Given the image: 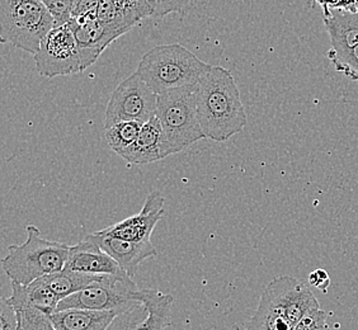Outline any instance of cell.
<instances>
[{
	"instance_id": "cell-1",
	"label": "cell",
	"mask_w": 358,
	"mask_h": 330,
	"mask_svg": "<svg viewBox=\"0 0 358 330\" xmlns=\"http://www.w3.org/2000/svg\"><path fill=\"white\" fill-rule=\"evenodd\" d=\"M197 116L206 138L225 143L247 126V112L230 70L213 66L199 82Z\"/></svg>"
},
{
	"instance_id": "cell-2",
	"label": "cell",
	"mask_w": 358,
	"mask_h": 330,
	"mask_svg": "<svg viewBox=\"0 0 358 330\" xmlns=\"http://www.w3.org/2000/svg\"><path fill=\"white\" fill-rule=\"evenodd\" d=\"M320 308L310 287L292 275H280L267 285L245 330H292L311 309Z\"/></svg>"
},
{
	"instance_id": "cell-3",
	"label": "cell",
	"mask_w": 358,
	"mask_h": 330,
	"mask_svg": "<svg viewBox=\"0 0 358 330\" xmlns=\"http://www.w3.org/2000/svg\"><path fill=\"white\" fill-rule=\"evenodd\" d=\"M213 65L202 62L179 43L159 45L138 62V71L157 94L164 90L200 82Z\"/></svg>"
},
{
	"instance_id": "cell-4",
	"label": "cell",
	"mask_w": 358,
	"mask_h": 330,
	"mask_svg": "<svg viewBox=\"0 0 358 330\" xmlns=\"http://www.w3.org/2000/svg\"><path fill=\"white\" fill-rule=\"evenodd\" d=\"M26 233L27 241L21 245H10L1 261L12 282L29 285L65 268L71 245L45 239L35 225H28Z\"/></svg>"
},
{
	"instance_id": "cell-5",
	"label": "cell",
	"mask_w": 358,
	"mask_h": 330,
	"mask_svg": "<svg viewBox=\"0 0 358 330\" xmlns=\"http://www.w3.org/2000/svg\"><path fill=\"white\" fill-rule=\"evenodd\" d=\"M199 82L158 94L157 117L166 135L169 154H178L206 138L197 116Z\"/></svg>"
},
{
	"instance_id": "cell-6",
	"label": "cell",
	"mask_w": 358,
	"mask_h": 330,
	"mask_svg": "<svg viewBox=\"0 0 358 330\" xmlns=\"http://www.w3.org/2000/svg\"><path fill=\"white\" fill-rule=\"evenodd\" d=\"M55 18L41 0H0V38L36 55Z\"/></svg>"
},
{
	"instance_id": "cell-7",
	"label": "cell",
	"mask_w": 358,
	"mask_h": 330,
	"mask_svg": "<svg viewBox=\"0 0 358 330\" xmlns=\"http://www.w3.org/2000/svg\"><path fill=\"white\" fill-rule=\"evenodd\" d=\"M102 52L82 48L69 22L50 31L35 57L36 69L46 78L71 76L88 69Z\"/></svg>"
},
{
	"instance_id": "cell-8",
	"label": "cell",
	"mask_w": 358,
	"mask_h": 330,
	"mask_svg": "<svg viewBox=\"0 0 358 330\" xmlns=\"http://www.w3.org/2000/svg\"><path fill=\"white\" fill-rule=\"evenodd\" d=\"M143 289L132 281V277L108 275L102 282L62 299L57 311L68 309L103 310L126 313L143 305Z\"/></svg>"
},
{
	"instance_id": "cell-9",
	"label": "cell",
	"mask_w": 358,
	"mask_h": 330,
	"mask_svg": "<svg viewBox=\"0 0 358 330\" xmlns=\"http://www.w3.org/2000/svg\"><path fill=\"white\" fill-rule=\"evenodd\" d=\"M158 94L135 71L118 84L106 110L104 130L122 121H138L144 124L157 115Z\"/></svg>"
},
{
	"instance_id": "cell-10",
	"label": "cell",
	"mask_w": 358,
	"mask_h": 330,
	"mask_svg": "<svg viewBox=\"0 0 358 330\" xmlns=\"http://www.w3.org/2000/svg\"><path fill=\"white\" fill-rule=\"evenodd\" d=\"M324 26L331 38L328 59L337 71L358 80V12L331 9Z\"/></svg>"
},
{
	"instance_id": "cell-11",
	"label": "cell",
	"mask_w": 358,
	"mask_h": 330,
	"mask_svg": "<svg viewBox=\"0 0 358 330\" xmlns=\"http://www.w3.org/2000/svg\"><path fill=\"white\" fill-rule=\"evenodd\" d=\"M166 199L162 193H149L140 213L106 227L96 234L130 241H150L154 229L164 215Z\"/></svg>"
},
{
	"instance_id": "cell-12",
	"label": "cell",
	"mask_w": 358,
	"mask_h": 330,
	"mask_svg": "<svg viewBox=\"0 0 358 330\" xmlns=\"http://www.w3.org/2000/svg\"><path fill=\"white\" fill-rule=\"evenodd\" d=\"M65 268L90 275H113L120 278L131 277L88 235L84 241L70 247Z\"/></svg>"
},
{
	"instance_id": "cell-13",
	"label": "cell",
	"mask_w": 358,
	"mask_h": 330,
	"mask_svg": "<svg viewBox=\"0 0 358 330\" xmlns=\"http://www.w3.org/2000/svg\"><path fill=\"white\" fill-rule=\"evenodd\" d=\"M130 164H150L169 157L166 135L157 116L145 122L134 144L117 152Z\"/></svg>"
},
{
	"instance_id": "cell-14",
	"label": "cell",
	"mask_w": 358,
	"mask_h": 330,
	"mask_svg": "<svg viewBox=\"0 0 358 330\" xmlns=\"http://www.w3.org/2000/svg\"><path fill=\"white\" fill-rule=\"evenodd\" d=\"M96 17L116 38L149 18L148 0H101Z\"/></svg>"
},
{
	"instance_id": "cell-15",
	"label": "cell",
	"mask_w": 358,
	"mask_h": 330,
	"mask_svg": "<svg viewBox=\"0 0 358 330\" xmlns=\"http://www.w3.org/2000/svg\"><path fill=\"white\" fill-rule=\"evenodd\" d=\"M88 236L106 250L122 267L124 272L131 277L135 275L138 266L143 261L149 258H155L158 255V250L152 245V241H124L118 238L102 236L96 233L90 234Z\"/></svg>"
},
{
	"instance_id": "cell-16",
	"label": "cell",
	"mask_w": 358,
	"mask_h": 330,
	"mask_svg": "<svg viewBox=\"0 0 358 330\" xmlns=\"http://www.w3.org/2000/svg\"><path fill=\"white\" fill-rule=\"evenodd\" d=\"M118 315V311L68 309L56 311L51 320L56 330H107Z\"/></svg>"
},
{
	"instance_id": "cell-17",
	"label": "cell",
	"mask_w": 358,
	"mask_h": 330,
	"mask_svg": "<svg viewBox=\"0 0 358 330\" xmlns=\"http://www.w3.org/2000/svg\"><path fill=\"white\" fill-rule=\"evenodd\" d=\"M12 301H21L35 306L48 315H52L57 311L59 303L62 299L54 289L48 286L42 278L36 280L29 285L12 282V295L9 296Z\"/></svg>"
},
{
	"instance_id": "cell-18",
	"label": "cell",
	"mask_w": 358,
	"mask_h": 330,
	"mask_svg": "<svg viewBox=\"0 0 358 330\" xmlns=\"http://www.w3.org/2000/svg\"><path fill=\"white\" fill-rule=\"evenodd\" d=\"M69 23L82 48H93L103 52L112 42L117 40L99 21L96 14L74 17L70 20Z\"/></svg>"
},
{
	"instance_id": "cell-19",
	"label": "cell",
	"mask_w": 358,
	"mask_h": 330,
	"mask_svg": "<svg viewBox=\"0 0 358 330\" xmlns=\"http://www.w3.org/2000/svg\"><path fill=\"white\" fill-rule=\"evenodd\" d=\"M143 303L148 308V317L134 330H166L171 325L174 297L157 289H143Z\"/></svg>"
},
{
	"instance_id": "cell-20",
	"label": "cell",
	"mask_w": 358,
	"mask_h": 330,
	"mask_svg": "<svg viewBox=\"0 0 358 330\" xmlns=\"http://www.w3.org/2000/svg\"><path fill=\"white\" fill-rule=\"evenodd\" d=\"M108 275H90L73 269L64 268L62 271L42 277L51 289L55 291L60 299L76 294L84 289L98 282H102Z\"/></svg>"
},
{
	"instance_id": "cell-21",
	"label": "cell",
	"mask_w": 358,
	"mask_h": 330,
	"mask_svg": "<svg viewBox=\"0 0 358 330\" xmlns=\"http://www.w3.org/2000/svg\"><path fill=\"white\" fill-rule=\"evenodd\" d=\"M9 301L13 303L18 315V330H56L51 320V315L36 309L32 305L21 301H12L10 299Z\"/></svg>"
},
{
	"instance_id": "cell-22",
	"label": "cell",
	"mask_w": 358,
	"mask_h": 330,
	"mask_svg": "<svg viewBox=\"0 0 358 330\" xmlns=\"http://www.w3.org/2000/svg\"><path fill=\"white\" fill-rule=\"evenodd\" d=\"M141 127L143 124H140L138 121H122V122L115 124L104 130L107 144L113 152L117 154L118 152L124 150L135 143Z\"/></svg>"
},
{
	"instance_id": "cell-23",
	"label": "cell",
	"mask_w": 358,
	"mask_h": 330,
	"mask_svg": "<svg viewBox=\"0 0 358 330\" xmlns=\"http://www.w3.org/2000/svg\"><path fill=\"white\" fill-rule=\"evenodd\" d=\"M146 317H148V308L145 306V303H143L118 315L107 330H134V328L145 320Z\"/></svg>"
},
{
	"instance_id": "cell-24",
	"label": "cell",
	"mask_w": 358,
	"mask_h": 330,
	"mask_svg": "<svg viewBox=\"0 0 358 330\" xmlns=\"http://www.w3.org/2000/svg\"><path fill=\"white\" fill-rule=\"evenodd\" d=\"M192 3L193 0H148L149 17L163 18L168 14L179 13Z\"/></svg>"
},
{
	"instance_id": "cell-25",
	"label": "cell",
	"mask_w": 358,
	"mask_h": 330,
	"mask_svg": "<svg viewBox=\"0 0 358 330\" xmlns=\"http://www.w3.org/2000/svg\"><path fill=\"white\" fill-rule=\"evenodd\" d=\"M292 330H331L328 315L324 310L315 308L308 311Z\"/></svg>"
},
{
	"instance_id": "cell-26",
	"label": "cell",
	"mask_w": 358,
	"mask_h": 330,
	"mask_svg": "<svg viewBox=\"0 0 358 330\" xmlns=\"http://www.w3.org/2000/svg\"><path fill=\"white\" fill-rule=\"evenodd\" d=\"M54 15L56 27L62 26L73 18V9L76 0H41Z\"/></svg>"
},
{
	"instance_id": "cell-27",
	"label": "cell",
	"mask_w": 358,
	"mask_h": 330,
	"mask_svg": "<svg viewBox=\"0 0 358 330\" xmlns=\"http://www.w3.org/2000/svg\"><path fill=\"white\" fill-rule=\"evenodd\" d=\"M18 315L8 297L0 299V330H18Z\"/></svg>"
},
{
	"instance_id": "cell-28",
	"label": "cell",
	"mask_w": 358,
	"mask_h": 330,
	"mask_svg": "<svg viewBox=\"0 0 358 330\" xmlns=\"http://www.w3.org/2000/svg\"><path fill=\"white\" fill-rule=\"evenodd\" d=\"M358 0H314L311 7L314 4H319L323 8V15L331 12V9H345L350 12H357Z\"/></svg>"
},
{
	"instance_id": "cell-29",
	"label": "cell",
	"mask_w": 358,
	"mask_h": 330,
	"mask_svg": "<svg viewBox=\"0 0 358 330\" xmlns=\"http://www.w3.org/2000/svg\"><path fill=\"white\" fill-rule=\"evenodd\" d=\"M308 282L310 286H314L317 289L325 292L331 286V277H329V273L327 271L315 269L308 277Z\"/></svg>"
},
{
	"instance_id": "cell-30",
	"label": "cell",
	"mask_w": 358,
	"mask_h": 330,
	"mask_svg": "<svg viewBox=\"0 0 358 330\" xmlns=\"http://www.w3.org/2000/svg\"><path fill=\"white\" fill-rule=\"evenodd\" d=\"M313 3V0H309V4H311Z\"/></svg>"
},
{
	"instance_id": "cell-31",
	"label": "cell",
	"mask_w": 358,
	"mask_h": 330,
	"mask_svg": "<svg viewBox=\"0 0 358 330\" xmlns=\"http://www.w3.org/2000/svg\"><path fill=\"white\" fill-rule=\"evenodd\" d=\"M357 12H358V3H357Z\"/></svg>"
}]
</instances>
